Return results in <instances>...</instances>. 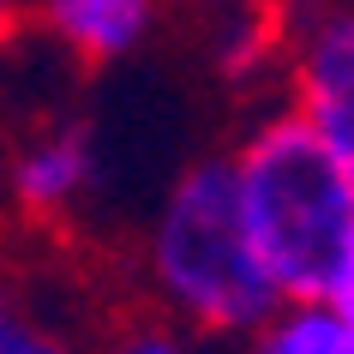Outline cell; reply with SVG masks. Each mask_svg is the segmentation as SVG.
Wrapping results in <instances>:
<instances>
[{"label": "cell", "mask_w": 354, "mask_h": 354, "mask_svg": "<svg viewBox=\"0 0 354 354\" xmlns=\"http://www.w3.org/2000/svg\"><path fill=\"white\" fill-rule=\"evenodd\" d=\"M138 288L145 306L228 342H241L282 300L246 241L228 150L192 156L156 198L138 241Z\"/></svg>", "instance_id": "6da1fadb"}, {"label": "cell", "mask_w": 354, "mask_h": 354, "mask_svg": "<svg viewBox=\"0 0 354 354\" xmlns=\"http://www.w3.org/2000/svg\"><path fill=\"white\" fill-rule=\"evenodd\" d=\"M246 241L277 295H318L354 228V180L288 102L259 114L228 150Z\"/></svg>", "instance_id": "7a4b0ae2"}, {"label": "cell", "mask_w": 354, "mask_h": 354, "mask_svg": "<svg viewBox=\"0 0 354 354\" xmlns=\"http://www.w3.org/2000/svg\"><path fill=\"white\" fill-rule=\"evenodd\" d=\"M282 102L313 127L354 180V6L288 0L282 6Z\"/></svg>", "instance_id": "3957f363"}, {"label": "cell", "mask_w": 354, "mask_h": 354, "mask_svg": "<svg viewBox=\"0 0 354 354\" xmlns=\"http://www.w3.org/2000/svg\"><path fill=\"white\" fill-rule=\"evenodd\" d=\"M96 187V132L84 120H42L6 150L0 198L30 228H60Z\"/></svg>", "instance_id": "277c9868"}, {"label": "cell", "mask_w": 354, "mask_h": 354, "mask_svg": "<svg viewBox=\"0 0 354 354\" xmlns=\"http://www.w3.org/2000/svg\"><path fill=\"white\" fill-rule=\"evenodd\" d=\"M168 0H30V24L78 66L132 60L156 37Z\"/></svg>", "instance_id": "5b68a950"}, {"label": "cell", "mask_w": 354, "mask_h": 354, "mask_svg": "<svg viewBox=\"0 0 354 354\" xmlns=\"http://www.w3.org/2000/svg\"><path fill=\"white\" fill-rule=\"evenodd\" d=\"M241 354H354V318L324 295H282L241 336Z\"/></svg>", "instance_id": "8992f818"}, {"label": "cell", "mask_w": 354, "mask_h": 354, "mask_svg": "<svg viewBox=\"0 0 354 354\" xmlns=\"http://www.w3.org/2000/svg\"><path fill=\"white\" fill-rule=\"evenodd\" d=\"M0 354H96V342L12 264H0Z\"/></svg>", "instance_id": "52a82bcc"}, {"label": "cell", "mask_w": 354, "mask_h": 354, "mask_svg": "<svg viewBox=\"0 0 354 354\" xmlns=\"http://www.w3.org/2000/svg\"><path fill=\"white\" fill-rule=\"evenodd\" d=\"M96 354H241V342L210 336L198 324H180L156 306H138V313H120L96 336Z\"/></svg>", "instance_id": "ba28073f"}, {"label": "cell", "mask_w": 354, "mask_h": 354, "mask_svg": "<svg viewBox=\"0 0 354 354\" xmlns=\"http://www.w3.org/2000/svg\"><path fill=\"white\" fill-rule=\"evenodd\" d=\"M318 295L330 300V306H342V313L354 318V228H348V241L336 246V259H330V277H324V288Z\"/></svg>", "instance_id": "9c48e42d"}, {"label": "cell", "mask_w": 354, "mask_h": 354, "mask_svg": "<svg viewBox=\"0 0 354 354\" xmlns=\"http://www.w3.org/2000/svg\"><path fill=\"white\" fill-rule=\"evenodd\" d=\"M192 12H205V19H228V12H282L288 0H180Z\"/></svg>", "instance_id": "30bf717a"}, {"label": "cell", "mask_w": 354, "mask_h": 354, "mask_svg": "<svg viewBox=\"0 0 354 354\" xmlns=\"http://www.w3.org/2000/svg\"><path fill=\"white\" fill-rule=\"evenodd\" d=\"M24 24H30V0H0V55L24 37Z\"/></svg>", "instance_id": "8fae6325"}]
</instances>
